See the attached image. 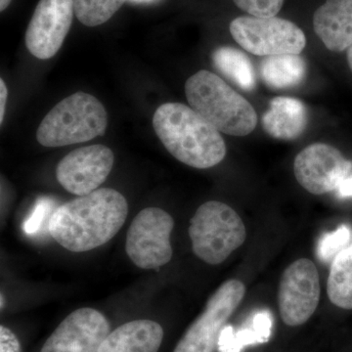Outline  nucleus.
<instances>
[{
  "label": "nucleus",
  "instance_id": "nucleus-9",
  "mask_svg": "<svg viewBox=\"0 0 352 352\" xmlns=\"http://www.w3.org/2000/svg\"><path fill=\"white\" fill-rule=\"evenodd\" d=\"M320 300V283L316 265L300 258L284 270L278 289L280 315L286 325H302L309 320Z\"/></svg>",
  "mask_w": 352,
  "mask_h": 352
},
{
  "label": "nucleus",
  "instance_id": "nucleus-23",
  "mask_svg": "<svg viewBox=\"0 0 352 352\" xmlns=\"http://www.w3.org/2000/svg\"><path fill=\"white\" fill-rule=\"evenodd\" d=\"M234 4L249 16L258 18L276 17L285 0H233Z\"/></svg>",
  "mask_w": 352,
  "mask_h": 352
},
{
  "label": "nucleus",
  "instance_id": "nucleus-12",
  "mask_svg": "<svg viewBox=\"0 0 352 352\" xmlns=\"http://www.w3.org/2000/svg\"><path fill=\"white\" fill-rule=\"evenodd\" d=\"M113 162V153L106 146L78 148L69 153L58 164V182L74 195H88L107 179Z\"/></svg>",
  "mask_w": 352,
  "mask_h": 352
},
{
  "label": "nucleus",
  "instance_id": "nucleus-20",
  "mask_svg": "<svg viewBox=\"0 0 352 352\" xmlns=\"http://www.w3.org/2000/svg\"><path fill=\"white\" fill-rule=\"evenodd\" d=\"M214 66L245 91L256 87V75L250 58L236 48L220 47L212 55Z\"/></svg>",
  "mask_w": 352,
  "mask_h": 352
},
{
  "label": "nucleus",
  "instance_id": "nucleus-3",
  "mask_svg": "<svg viewBox=\"0 0 352 352\" xmlns=\"http://www.w3.org/2000/svg\"><path fill=\"white\" fill-rule=\"evenodd\" d=\"M190 107L219 132L232 136L249 135L258 124L256 110L219 76L201 69L185 83Z\"/></svg>",
  "mask_w": 352,
  "mask_h": 352
},
{
  "label": "nucleus",
  "instance_id": "nucleus-4",
  "mask_svg": "<svg viewBox=\"0 0 352 352\" xmlns=\"http://www.w3.org/2000/svg\"><path fill=\"white\" fill-rule=\"evenodd\" d=\"M107 124L103 104L92 95L76 92L51 109L39 124L36 139L44 147H63L103 135Z\"/></svg>",
  "mask_w": 352,
  "mask_h": 352
},
{
  "label": "nucleus",
  "instance_id": "nucleus-14",
  "mask_svg": "<svg viewBox=\"0 0 352 352\" xmlns=\"http://www.w3.org/2000/svg\"><path fill=\"white\" fill-rule=\"evenodd\" d=\"M314 28L327 50H349L352 45V0H326L314 12Z\"/></svg>",
  "mask_w": 352,
  "mask_h": 352
},
{
  "label": "nucleus",
  "instance_id": "nucleus-17",
  "mask_svg": "<svg viewBox=\"0 0 352 352\" xmlns=\"http://www.w3.org/2000/svg\"><path fill=\"white\" fill-rule=\"evenodd\" d=\"M307 74L303 58L296 54L268 56L261 65V75L264 82L275 89L296 87Z\"/></svg>",
  "mask_w": 352,
  "mask_h": 352
},
{
  "label": "nucleus",
  "instance_id": "nucleus-8",
  "mask_svg": "<svg viewBox=\"0 0 352 352\" xmlns=\"http://www.w3.org/2000/svg\"><path fill=\"white\" fill-rule=\"evenodd\" d=\"M245 294V285L240 280L231 279L222 284L173 352H214L222 329L239 307Z\"/></svg>",
  "mask_w": 352,
  "mask_h": 352
},
{
  "label": "nucleus",
  "instance_id": "nucleus-15",
  "mask_svg": "<svg viewBox=\"0 0 352 352\" xmlns=\"http://www.w3.org/2000/svg\"><path fill=\"white\" fill-rule=\"evenodd\" d=\"M163 339V328L157 322H127L109 333L98 352H157Z\"/></svg>",
  "mask_w": 352,
  "mask_h": 352
},
{
  "label": "nucleus",
  "instance_id": "nucleus-22",
  "mask_svg": "<svg viewBox=\"0 0 352 352\" xmlns=\"http://www.w3.org/2000/svg\"><path fill=\"white\" fill-rule=\"evenodd\" d=\"M352 243V230L346 226H340L337 230L325 234L321 238L317 248V254L323 261H333V259L342 250Z\"/></svg>",
  "mask_w": 352,
  "mask_h": 352
},
{
  "label": "nucleus",
  "instance_id": "nucleus-6",
  "mask_svg": "<svg viewBox=\"0 0 352 352\" xmlns=\"http://www.w3.org/2000/svg\"><path fill=\"white\" fill-rule=\"evenodd\" d=\"M231 36L243 50L258 56L302 53L307 36L298 25L280 17L240 16L231 21Z\"/></svg>",
  "mask_w": 352,
  "mask_h": 352
},
{
  "label": "nucleus",
  "instance_id": "nucleus-2",
  "mask_svg": "<svg viewBox=\"0 0 352 352\" xmlns=\"http://www.w3.org/2000/svg\"><path fill=\"white\" fill-rule=\"evenodd\" d=\"M153 126L166 149L192 168H212L226 156V142L220 132L184 104L160 106L153 117Z\"/></svg>",
  "mask_w": 352,
  "mask_h": 352
},
{
  "label": "nucleus",
  "instance_id": "nucleus-25",
  "mask_svg": "<svg viewBox=\"0 0 352 352\" xmlns=\"http://www.w3.org/2000/svg\"><path fill=\"white\" fill-rule=\"evenodd\" d=\"M0 352H21L19 340L12 331L0 326Z\"/></svg>",
  "mask_w": 352,
  "mask_h": 352
},
{
  "label": "nucleus",
  "instance_id": "nucleus-13",
  "mask_svg": "<svg viewBox=\"0 0 352 352\" xmlns=\"http://www.w3.org/2000/svg\"><path fill=\"white\" fill-rule=\"evenodd\" d=\"M110 333V323L94 308L68 315L51 333L41 352H98Z\"/></svg>",
  "mask_w": 352,
  "mask_h": 352
},
{
  "label": "nucleus",
  "instance_id": "nucleus-18",
  "mask_svg": "<svg viewBox=\"0 0 352 352\" xmlns=\"http://www.w3.org/2000/svg\"><path fill=\"white\" fill-rule=\"evenodd\" d=\"M272 316L267 310L254 315L248 328L234 332L233 328L222 329L219 340V352H240L243 347L252 344L267 342L271 336Z\"/></svg>",
  "mask_w": 352,
  "mask_h": 352
},
{
  "label": "nucleus",
  "instance_id": "nucleus-10",
  "mask_svg": "<svg viewBox=\"0 0 352 352\" xmlns=\"http://www.w3.org/2000/svg\"><path fill=\"white\" fill-rule=\"evenodd\" d=\"M352 170V163L333 146L314 143L298 153L294 173L302 188L323 195L339 188Z\"/></svg>",
  "mask_w": 352,
  "mask_h": 352
},
{
  "label": "nucleus",
  "instance_id": "nucleus-5",
  "mask_svg": "<svg viewBox=\"0 0 352 352\" xmlns=\"http://www.w3.org/2000/svg\"><path fill=\"white\" fill-rule=\"evenodd\" d=\"M189 236L194 254L206 263L217 265L244 244L247 231L232 208L221 201H210L192 217Z\"/></svg>",
  "mask_w": 352,
  "mask_h": 352
},
{
  "label": "nucleus",
  "instance_id": "nucleus-29",
  "mask_svg": "<svg viewBox=\"0 0 352 352\" xmlns=\"http://www.w3.org/2000/svg\"><path fill=\"white\" fill-rule=\"evenodd\" d=\"M347 62H349V68L352 71V45L347 50Z\"/></svg>",
  "mask_w": 352,
  "mask_h": 352
},
{
  "label": "nucleus",
  "instance_id": "nucleus-28",
  "mask_svg": "<svg viewBox=\"0 0 352 352\" xmlns=\"http://www.w3.org/2000/svg\"><path fill=\"white\" fill-rule=\"evenodd\" d=\"M11 1H12V0H0V11L3 12L7 7L10 6Z\"/></svg>",
  "mask_w": 352,
  "mask_h": 352
},
{
  "label": "nucleus",
  "instance_id": "nucleus-26",
  "mask_svg": "<svg viewBox=\"0 0 352 352\" xmlns=\"http://www.w3.org/2000/svg\"><path fill=\"white\" fill-rule=\"evenodd\" d=\"M7 96H8V90H7L6 82L3 80H0V124L3 122Z\"/></svg>",
  "mask_w": 352,
  "mask_h": 352
},
{
  "label": "nucleus",
  "instance_id": "nucleus-24",
  "mask_svg": "<svg viewBox=\"0 0 352 352\" xmlns=\"http://www.w3.org/2000/svg\"><path fill=\"white\" fill-rule=\"evenodd\" d=\"M50 207V201L45 200V199H43V200L38 201V205H36V208H34V212H32L31 217H29V219L25 221L24 226L25 232L28 234H34L38 230Z\"/></svg>",
  "mask_w": 352,
  "mask_h": 352
},
{
  "label": "nucleus",
  "instance_id": "nucleus-21",
  "mask_svg": "<svg viewBox=\"0 0 352 352\" xmlns=\"http://www.w3.org/2000/svg\"><path fill=\"white\" fill-rule=\"evenodd\" d=\"M126 0H74L78 20L87 27L108 22L124 6Z\"/></svg>",
  "mask_w": 352,
  "mask_h": 352
},
{
  "label": "nucleus",
  "instance_id": "nucleus-7",
  "mask_svg": "<svg viewBox=\"0 0 352 352\" xmlns=\"http://www.w3.org/2000/svg\"><path fill=\"white\" fill-rule=\"evenodd\" d=\"M175 219L166 210L147 208L131 222L126 250L132 263L142 270H157L173 258L170 234Z\"/></svg>",
  "mask_w": 352,
  "mask_h": 352
},
{
  "label": "nucleus",
  "instance_id": "nucleus-30",
  "mask_svg": "<svg viewBox=\"0 0 352 352\" xmlns=\"http://www.w3.org/2000/svg\"><path fill=\"white\" fill-rule=\"evenodd\" d=\"M3 307V296L1 295V308Z\"/></svg>",
  "mask_w": 352,
  "mask_h": 352
},
{
  "label": "nucleus",
  "instance_id": "nucleus-27",
  "mask_svg": "<svg viewBox=\"0 0 352 352\" xmlns=\"http://www.w3.org/2000/svg\"><path fill=\"white\" fill-rule=\"evenodd\" d=\"M337 190L342 198H351L352 197V175H349L346 179H344Z\"/></svg>",
  "mask_w": 352,
  "mask_h": 352
},
{
  "label": "nucleus",
  "instance_id": "nucleus-1",
  "mask_svg": "<svg viewBox=\"0 0 352 352\" xmlns=\"http://www.w3.org/2000/svg\"><path fill=\"white\" fill-rule=\"evenodd\" d=\"M127 214L129 205L120 192L97 189L59 206L51 214L48 230L69 252L92 251L117 235Z\"/></svg>",
  "mask_w": 352,
  "mask_h": 352
},
{
  "label": "nucleus",
  "instance_id": "nucleus-16",
  "mask_svg": "<svg viewBox=\"0 0 352 352\" xmlns=\"http://www.w3.org/2000/svg\"><path fill=\"white\" fill-rule=\"evenodd\" d=\"M307 110L298 99L279 96L272 99L263 117V126L272 138L293 140L307 126Z\"/></svg>",
  "mask_w": 352,
  "mask_h": 352
},
{
  "label": "nucleus",
  "instance_id": "nucleus-19",
  "mask_svg": "<svg viewBox=\"0 0 352 352\" xmlns=\"http://www.w3.org/2000/svg\"><path fill=\"white\" fill-rule=\"evenodd\" d=\"M327 294L336 307L352 309V243L333 259Z\"/></svg>",
  "mask_w": 352,
  "mask_h": 352
},
{
  "label": "nucleus",
  "instance_id": "nucleus-11",
  "mask_svg": "<svg viewBox=\"0 0 352 352\" xmlns=\"http://www.w3.org/2000/svg\"><path fill=\"white\" fill-rule=\"evenodd\" d=\"M74 0H39L25 32V45L34 57L57 54L73 23Z\"/></svg>",
  "mask_w": 352,
  "mask_h": 352
}]
</instances>
